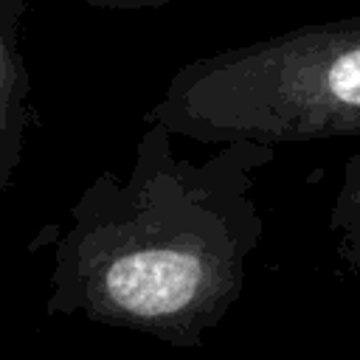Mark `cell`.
Wrapping results in <instances>:
<instances>
[{"mask_svg":"<svg viewBox=\"0 0 360 360\" xmlns=\"http://www.w3.org/2000/svg\"><path fill=\"white\" fill-rule=\"evenodd\" d=\"M177 135L146 121L127 177L101 172L68 211L53 245L45 309L202 346L245 290L264 236L253 200L273 146L219 143L205 160L174 152Z\"/></svg>","mask_w":360,"mask_h":360,"instance_id":"obj_1","label":"cell"},{"mask_svg":"<svg viewBox=\"0 0 360 360\" xmlns=\"http://www.w3.org/2000/svg\"><path fill=\"white\" fill-rule=\"evenodd\" d=\"M146 121L200 143L360 135V14L180 65Z\"/></svg>","mask_w":360,"mask_h":360,"instance_id":"obj_2","label":"cell"},{"mask_svg":"<svg viewBox=\"0 0 360 360\" xmlns=\"http://www.w3.org/2000/svg\"><path fill=\"white\" fill-rule=\"evenodd\" d=\"M22 20L0 14V188L14 180L31 112V76L22 53Z\"/></svg>","mask_w":360,"mask_h":360,"instance_id":"obj_3","label":"cell"},{"mask_svg":"<svg viewBox=\"0 0 360 360\" xmlns=\"http://www.w3.org/2000/svg\"><path fill=\"white\" fill-rule=\"evenodd\" d=\"M332 231L340 236V250L354 256L360 264V146L346 160L340 191L335 194L332 211H329Z\"/></svg>","mask_w":360,"mask_h":360,"instance_id":"obj_4","label":"cell"},{"mask_svg":"<svg viewBox=\"0 0 360 360\" xmlns=\"http://www.w3.org/2000/svg\"><path fill=\"white\" fill-rule=\"evenodd\" d=\"M82 3L101 11H143V8H163L172 0H82Z\"/></svg>","mask_w":360,"mask_h":360,"instance_id":"obj_5","label":"cell"},{"mask_svg":"<svg viewBox=\"0 0 360 360\" xmlns=\"http://www.w3.org/2000/svg\"><path fill=\"white\" fill-rule=\"evenodd\" d=\"M25 11H28V0H0V14L25 17Z\"/></svg>","mask_w":360,"mask_h":360,"instance_id":"obj_6","label":"cell"}]
</instances>
